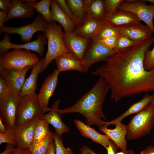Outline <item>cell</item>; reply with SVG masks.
<instances>
[{
  "instance_id": "cell-1",
  "label": "cell",
  "mask_w": 154,
  "mask_h": 154,
  "mask_svg": "<svg viewBox=\"0 0 154 154\" xmlns=\"http://www.w3.org/2000/svg\"><path fill=\"white\" fill-rule=\"evenodd\" d=\"M154 42L152 38L115 54L92 72L103 78L111 91L110 99L115 102L123 98L154 91V68H144L146 51Z\"/></svg>"
},
{
  "instance_id": "cell-2",
  "label": "cell",
  "mask_w": 154,
  "mask_h": 154,
  "mask_svg": "<svg viewBox=\"0 0 154 154\" xmlns=\"http://www.w3.org/2000/svg\"><path fill=\"white\" fill-rule=\"evenodd\" d=\"M110 90L107 82L100 77L93 87L76 104L65 109L59 110V111L62 114L79 113L84 116L87 125L90 126L95 125L100 128L104 125V121L103 119L107 120L102 108Z\"/></svg>"
},
{
  "instance_id": "cell-3",
  "label": "cell",
  "mask_w": 154,
  "mask_h": 154,
  "mask_svg": "<svg viewBox=\"0 0 154 154\" xmlns=\"http://www.w3.org/2000/svg\"><path fill=\"white\" fill-rule=\"evenodd\" d=\"M64 32L61 26L52 21L48 23L46 31L44 34L47 40V51L40 73L42 72L54 60L70 52L64 42Z\"/></svg>"
},
{
  "instance_id": "cell-4",
  "label": "cell",
  "mask_w": 154,
  "mask_h": 154,
  "mask_svg": "<svg viewBox=\"0 0 154 154\" xmlns=\"http://www.w3.org/2000/svg\"><path fill=\"white\" fill-rule=\"evenodd\" d=\"M126 138L135 140L149 133L154 126V104L137 113L126 125Z\"/></svg>"
},
{
  "instance_id": "cell-5",
  "label": "cell",
  "mask_w": 154,
  "mask_h": 154,
  "mask_svg": "<svg viewBox=\"0 0 154 154\" xmlns=\"http://www.w3.org/2000/svg\"><path fill=\"white\" fill-rule=\"evenodd\" d=\"M43 114L36 92L21 97L17 109L15 127L26 124L35 119H41Z\"/></svg>"
},
{
  "instance_id": "cell-6",
  "label": "cell",
  "mask_w": 154,
  "mask_h": 154,
  "mask_svg": "<svg viewBox=\"0 0 154 154\" xmlns=\"http://www.w3.org/2000/svg\"><path fill=\"white\" fill-rule=\"evenodd\" d=\"M39 60L37 56L30 50L14 49L0 56V70L21 69L32 66Z\"/></svg>"
},
{
  "instance_id": "cell-7",
  "label": "cell",
  "mask_w": 154,
  "mask_h": 154,
  "mask_svg": "<svg viewBox=\"0 0 154 154\" xmlns=\"http://www.w3.org/2000/svg\"><path fill=\"white\" fill-rule=\"evenodd\" d=\"M145 0H124L118 9L131 12L143 21L154 33V5L146 4Z\"/></svg>"
},
{
  "instance_id": "cell-8",
  "label": "cell",
  "mask_w": 154,
  "mask_h": 154,
  "mask_svg": "<svg viewBox=\"0 0 154 154\" xmlns=\"http://www.w3.org/2000/svg\"><path fill=\"white\" fill-rule=\"evenodd\" d=\"M48 23L42 16L38 13L36 17L31 23L18 27H6L0 28L1 33L7 34H17L20 35L22 41L27 43L30 42L36 33L41 31L44 34L46 31Z\"/></svg>"
},
{
  "instance_id": "cell-9",
  "label": "cell",
  "mask_w": 154,
  "mask_h": 154,
  "mask_svg": "<svg viewBox=\"0 0 154 154\" xmlns=\"http://www.w3.org/2000/svg\"><path fill=\"white\" fill-rule=\"evenodd\" d=\"M82 60L83 73H86L94 64L105 59L116 53L114 50L106 47L96 38L92 39Z\"/></svg>"
},
{
  "instance_id": "cell-10",
  "label": "cell",
  "mask_w": 154,
  "mask_h": 154,
  "mask_svg": "<svg viewBox=\"0 0 154 154\" xmlns=\"http://www.w3.org/2000/svg\"><path fill=\"white\" fill-rule=\"evenodd\" d=\"M21 97L10 92L5 97L0 99V119L6 127L14 129L16 127V114Z\"/></svg>"
},
{
  "instance_id": "cell-11",
  "label": "cell",
  "mask_w": 154,
  "mask_h": 154,
  "mask_svg": "<svg viewBox=\"0 0 154 154\" xmlns=\"http://www.w3.org/2000/svg\"><path fill=\"white\" fill-rule=\"evenodd\" d=\"M10 40V37L6 34L0 41V56L11 49L31 50L36 52L41 56L43 54L45 45L47 42L45 35L40 33L37 35L36 40L23 44H14L11 42Z\"/></svg>"
},
{
  "instance_id": "cell-12",
  "label": "cell",
  "mask_w": 154,
  "mask_h": 154,
  "mask_svg": "<svg viewBox=\"0 0 154 154\" xmlns=\"http://www.w3.org/2000/svg\"><path fill=\"white\" fill-rule=\"evenodd\" d=\"M59 73L56 69L48 75L45 79L39 93L37 94L38 101L43 114L50 110V108L48 106L49 100L56 88Z\"/></svg>"
},
{
  "instance_id": "cell-13",
  "label": "cell",
  "mask_w": 154,
  "mask_h": 154,
  "mask_svg": "<svg viewBox=\"0 0 154 154\" xmlns=\"http://www.w3.org/2000/svg\"><path fill=\"white\" fill-rule=\"evenodd\" d=\"M32 66H29L21 69L5 68L0 70V76L5 80L10 92L19 96L25 80L26 74Z\"/></svg>"
},
{
  "instance_id": "cell-14",
  "label": "cell",
  "mask_w": 154,
  "mask_h": 154,
  "mask_svg": "<svg viewBox=\"0 0 154 154\" xmlns=\"http://www.w3.org/2000/svg\"><path fill=\"white\" fill-rule=\"evenodd\" d=\"M39 119H35L23 125L16 127L13 130L16 142V148L29 149L33 143L35 126Z\"/></svg>"
},
{
  "instance_id": "cell-15",
  "label": "cell",
  "mask_w": 154,
  "mask_h": 154,
  "mask_svg": "<svg viewBox=\"0 0 154 154\" xmlns=\"http://www.w3.org/2000/svg\"><path fill=\"white\" fill-rule=\"evenodd\" d=\"M64 32L63 39L67 48L77 58L82 60L90 39L77 35L73 32Z\"/></svg>"
},
{
  "instance_id": "cell-16",
  "label": "cell",
  "mask_w": 154,
  "mask_h": 154,
  "mask_svg": "<svg viewBox=\"0 0 154 154\" xmlns=\"http://www.w3.org/2000/svg\"><path fill=\"white\" fill-rule=\"evenodd\" d=\"M120 34L124 35L136 44L152 38L153 32L147 25L137 22L119 27Z\"/></svg>"
},
{
  "instance_id": "cell-17",
  "label": "cell",
  "mask_w": 154,
  "mask_h": 154,
  "mask_svg": "<svg viewBox=\"0 0 154 154\" xmlns=\"http://www.w3.org/2000/svg\"><path fill=\"white\" fill-rule=\"evenodd\" d=\"M60 101L58 100L54 102L48 112L44 114L41 119L44 120L48 124L51 125L55 129V133L61 137L64 133L70 132V129L62 120V114L58 109Z\"/></svg>"
},
{
  "instance_id": "cell-18",
  "label": "cell",
  "mask_w": 154,
  "mask_h": 154,
  "mask_svg": "<svg viewBox=\"0 0 154 154\" xmlns=\"http://www.w3.org/2000/svg\"><path fill=\"white\" fill-rule=\"evenodd\" d=\"M115 127L112 129L104 126L100 128V130L104 133L121 150H127V142L126 139L127 133L126 125L119 122L115 125Z\"/></svg>"
},
{
  "instance_id": "cell-19",
  "label": "cell",
  "mask_w": 154,
  "mask_h": 154,
  "mask_svg": "<svg viewBox=\"0 0 154 154\" xmlns=\"http://www.w3.org/2000/svg\"><path fill=\"white\" fill-rule=\"evenodd\" d=\"M11 5L4 23L15 18H29L34 15V9L32 5L24 2L21 0H11Z\"/></svg>"
},
{
  "instance_id": "cell-20",
  "label": "cell",
  "mask_w": 154,
  "mask_h": 154,
  "mask_svg": "<svg viewBox=\"0 0 154 154\" xmlns=\"http://www.w3.org/2000/svg\"><path fill=\"white\" fill-rule=\"evenodd\" d=\"M74 122L82 136L91 139L94 142L98 143L104 147L108 146L110 139L106 135L100 134L94 128L80 120L75 119Z\"/></svg>"
},
{
  "instance_id": "cell-21",
  "label": "cell",
  "mask_w": 154,
  "mask_h": 154,
  "mask_svg": "<svg viewBox=\"0 0 154 154\" xmlns=\"http://www.w3.org/2000/svg\"><path fill=\"white\" fill-rule=\"evenodd\" d=\"M103 22V20L87 16L83 23L73 32L78 36L92 39L96 37Z\"/></svg>"
},
{
  "instance_id": "cell-22",
  "label": "cell",
  "mask_w": 154,
  "mask_h": 154,
  "mask_svg": "<svg viewBox=\"0 0 154 154\" xmlns=\"http://www.w3.org/2000/svg\"><path fill=\"white\" fill-rule=\"evenodd\" d=\"M54 60L56 69L60 72L69 70L83 72L82 60L77 58L70 52L65 53Z\"/></svg>"
},
{
  "instance_id": "cell-23",
  "label": "cell",
  "mask_w": 154,
  "mask_h": 154,
  "mask_svg": "<svg viewBox=\"0 0 154 154\" xmlns=\"http://www.w3.org/2000/svg\"><path fill=\"white\" fill-rule=\"evenodd\" d=\"M152 98V95H150L148 93H145L141 100L132 105L126 111L118 117L109 121H104V126L107 127L110 125H115L117 122H121L126 117L138 113L151 104Z\"/></svg>"
},
{
  "instance_id": "cell-24",
  "label": "cell",
  "mask_w": 154,
  "mask_h": 154,
  "mask_svg": "<svg viewBox=\"0 0 154 154\" xmlns=\"http://www.w3.org/2000/svg\"><path fill=\"white\" fill-rule=\"evenodd\" d=\"M103 21L119 27L135 23L140 22L141 20L131 12L118 9L110 16L105 17Z\"/></svg>"
},
{
  "instance_id": "cell-25",
  "label": "cell",
  "mask_w": 154,
  "mask_h": 154,
  "mask_svg": "<svg viewBox=\"0 0 154 154\" xmlns=\"http://www.w3.org/2000/svg\"><path fill=\"white\" fill-rule=\"evenodd\" d=\"M44 61V57L33 65L31 73L25 81L19 94L20 97L35 92L38 75L40 73Z\"/></svg>"
},
{
  "instance_id": "cell-26",
  "label": "cell",
  "mask_w": 154,
  "mask_h": 154,
  "mask_svg": "<svg viewBox=\"0 0 154 154\" xmlns=\"http://www.w3.org/2000/svg\"><path fill=\"white\" fill-rule=\"evenodd\" d=\"M50 7L52 21L58 23L63 27L64 31L73 32L76 26L56 0H51Z\"/></svg>"
},
{
  "instance_id": "cell-27",
  "label": "cell",
  "mask_w": 154,
  "mask_h": 154,
  "mask_svg": "<svg viewBox=\"0 0 154 154\" xmlns=\"http://www.w3.org/2000/svg\"><path fill=\"white\" fill-rule=\"evenodd\" d=\"M92 0H66L74 14L82 22L86 18L88 7Z\"/></svg>"
},
{
  "instance_id": "cell-28",
  "label": "cell",
  "mask_w": 154,
  "mask_h": 154,
  "mask_svg": "<svg viewBox=\"0 0 154 154\" xmlns=\"http://www.w3.org/2000/svg\"><path fill=\"white\" fill-rule=\"evenodd\" d=\"M87 16L103 20L106 17L104 0H92L88 8Z\"/></svg>"
},
{
  "instance_id": "cell-29",
  "label": "cell",
  "mask_w": 154,
  "mask_h": 154,
  "mask_svg": "<svg viewBox=\"0 0 154 154\" xmlns=\"http://www.w3.org/2000/svg\"><path fill=\"white\" fill-rule=\"evenodd\" d=\"M48 124L44 119H39L35 127L33 143L39 142L45 138L51 132Z\"/></svg>"
},
{
  "instance_id": "cell-30",
  "label": "cell",
  "mask_w": 154,
  "mask_h": 154,
  "mask_svg": "<svg viewBox=\"0 0 154 154\" xmlns=\"http://www.w3.org/2000/svg\"><path fill=\"white\" fill-rule=\"evenodd\" d=\"M54 141V133L51 132L41 141L33 143L29 150L32 154H45L51 143Z\"/></svg>"
},
{
  "instance_id": "cell-31",
  "label": "cell",
  "mask_w": 154,
  "mask_h": 154,
  "mask_svg": "<svg viewBox=\"0 0 154 154\" xmlns=\"http://www.w3.org/2000/svg\"><path fill=\"white\" fill-rule=\"evenodd\" d=\"M51 1V0H42L32 4L34 10L41 15L48 23L53 21L50 9Z\"/></svg>"
},
{
  "instance_id": "cell-32",
  "label": "cell",
  "mask_w": 154,
  "mask_h": 154,
  "mask_svg": "<svg viewBox=\"0 0 154 154\" xmlns=\"http://www.w3.org/2000/svg\"><path fill=\"white\" fill-rule=\"evenodd\" d=\"M119 34V27L103 21V22L95 38L100 40L112 36L117 35Z\"/></svg>"
},
{
  "instance_id": "cell-33",
  "label": "cell",
  "mask_w": 154,
  "mask_h": 154,
  "mask_svg": "<svg viewBox=\"0 0 154 154\" xmlns=\"http://www.w3.org/2000/svg\"><path fill=\"white\" fill-rule=\"evenodd\" d=\"M136 44L126 36L119 34L117 37L116 46L114 49L116 53L120 52L135 45Z\"/></svg>"
},
{
  "instance_id": "cell-34",
  "label": "cell",
  "mask_w": 154,
  "mask_h": 154,
  "mask_svg": "<svg viewBox=\"0 0 154 154\" xmlns=\"http://www.w3.org/2000/svg\"><path fill=\"white\" fill-rule=\"evenodd\" d=\"M56 1L76 26L78 27L82 24V21L74 14L67 4L65 0H56Z\"/></svg>"
},
{
  "instance_id": "cell-35",
  "label": "cell",
  "mask_w": 154,
  "mask_h": 154,
  "mask_svg": "<svg viewBox=\"0 0 154 154\" xmlns=\"http://www.w3.org/2000/svg\"><path fill=\"white\" fill-rule=\"evenodd\" d=\"M123 0H105L106 17H109L118 9L120 4Z\"/></svg>"
},
{
  "instance_id": "cell-36",
  "label": "cell",
  "mask_w": 154,
  "mask_h": 154,
  "mask_svg": "<svg viewBox=\"0 0 154 154\" xmlns=\"http://www.w3.org/2000/svg\"><path fill=\"white\" fill-rule=\"evenodd\" d=\"M54 141L56 146V154H74L71 148L64 146L61 137L55 132L54 133Z\"/></svg>"
},
{
  "instance_id": "cell-37",
  "label": "cell",
  "mask_w": 154,
  "mask_h": 154,
  "mask_svg": "<svg viewBox=\"0 0 154 154\" xmlns=\"http://www.w3.org/2000/svg\"><path fill=\"white\" fill-rule=\"evenodd\" d=\"M6 128V131L3 133H0V144L4 143L13 144L16 146L13 129Z\"/></svg>"
},
{
  "instance_id": "cell-38",
  "label": "cell",
  "mask_w": 154,
  "mask_h": 154,
  "mask_svg": "<svg viewBox=\"0 0 154 154\" xmlns=\"http://www.w3.org/2000/svg\"><path fill=\"white\" fill-rule=\"evenodd\" d=\"M145 69L150 71L154 68V45L152 50L148 49L146 52L143 61Z\"/></svg>"
},
{
  "instance_id": "cell-39",
  "label": "cell",
  "mask_w": 154,
  "mask_h": 154,
  "mask_svg": "<svg viewBox=\"0 0 154 154\" xmlns=\"http://www.w3.org/2000/svg\"><path fill=\"white\" fill-rule=\"evenodd\" d=\"M118 35L111 36L101 39H97L106 47L114 50L116 46Z\"/></svg>"
},
{
  "instance_id": "cell-40",
  "label": "cell",
  "mask_w": 154,
  "mask_h": 154,
  "mask_svg": "<svg viewBox=\"0 0 154 154\" xmlns=\"http://www.w3.org/2000/svg\"><path fill=\"white\" fill-rule=\"evenodd\" d=\"M10 93L7 83L2 77L0 76V99L5 97Z\"/></svg>"
},
{
  "instance_id": "cell-41",
  "label": "cell",
  "mask_w": 154,
  "mask_h": 154,
  "mask_svg": "<svg viewBox=\"0 0 154 154\" xmlns=\"http://www.w3.org/2000/svg\"><path fill=\"white\" fill-rule=\"evenodd\" d=\"M11 5V1L9 0H0V9L1 11L8 13Z\"/></svg>"
},
{
  "instance_id": "cell-42",
  "label": "cell",
  "mask_w": 154,
  "mask_h": 154,
  "mask_svg": "<svg viewBox=\"0 0 154 154\" xmlns=\"http://www.w3.org/2000/svg\"><path fill=\"white\" fill-rule=\"evenodd\" d=\"M107 150L108 154H116L119 149L115 144L110 139L109 145L105 147Z\"/></svg>"
},
{
  "instance_id": "cell-43",
  "label": "cell",
  "mask_w": 154,
  "mask_h": 154,
  "mask_svg": "<svg viewBox=\"0 0 154 154\" xmlns=\"http://www.w3.org/2000/svg\"><path fill=\"white\" fill-rule=\"evenodd\" d=\"M80 153L77 154H96L88 146L83 145L79 149Z\"/></svg>"
},
{
  "instance_id": "cell-44",
  "label": "cell",
  "mask_w": 154,
  "mask_h": 154,
  "mask_svg": "<svg viewBox=\"0 0 154 154\" xmlns=\"http://www.w3.org/2000/svg\"><path fill=\"white\" fill-rule=\"evenodd\" d=\"M14 145L10 144H7L5 147V150L0 154H10L14 151L15 148Z\"/></svg>"
},
{
  "instance_id": "cell-45",
  "label": "cell",
  "mask_w": 154,
  "mask_h": 154,
  "mask_svg": "<svg viewBox=\"0 0 154 154\" xmlns=\"http://www.w3.org/2000/svg\"><path fill=\"white\" fill-rule=\"evenodd\" d=\"M10 154H32L29 149H24L15 148L14 151Z\"/></svg>"
},
{
  "instance_id": "cell-46",
  "label": "cell",
  "mask_w": 154,
  "mask_h": 154,
  "mask_svg": "<svg viewBox=\"0 0 154 154\" xmlns=\"http://www.w3.org/2000/svg\"><path fill=\"white\" fill-rule=\"evenodd\" d=\"M45 154H56V146L54 141L50 145Z\"/></svg>"
},
{
  "instance_id": "cell-47",
  "label": "cell",
  "mask_w": 154,
  "mask_h": 154,
  "mask_svg": "<svg viewBox=\"0 0 154 154\" xmlns=\"http://www.w3.org/2000/svg\"><path fill=\"white\" fill-rule=\"evenodd\" d=\"M139 154H154V146H149L142 151Z\"/></svg>"
},
{
  "instance_id": "cell-48",
  "label": "cell",
  "mask_w": 154,
  "mask_h": 154,
  "mask_svg": "<svg viewBox=\"0 0 154 154\" xmlns=\"http://www.w3.org/2000/svg\"><path fill=\"white\" fill-rule=\"evenodd\" d=\"M7 12L2 11H0V27L3 26L5 20L8 14Z\"/></svg>"
},
{
  "instance_id": "cell-49",
  "label": "cell",
  "mask_w": 154,
  "mask_h": 154,
  "mask_svg": "<svg viewBox=\"0 0 154 154\" xmlns=\"http://www.w3.org/2000/svg\"><path fill=\"white\" fill-rule=\"evenodd\" d=\"M116 154H135V152L132 149L127 150L125 151L121 150L120 151L118 152Z\"/></svg>"
},
{
  "instance_id": "cell-50",
  "label": "cell",
  "mask_w": 154,
  "mask_h": 154,
  "mask_svg": "<svg viewBox=\"0 0 154 154\" xmlns=\"http://www.w3.org/2000/svg\"><path fill=\"white\" fill-rule=\"evenodd\" d=\"M6 131V126L0 119V133H3Z\"/></svg>"
},
{
  "instance_id": "cell-51",
  "label": "cell",
  "mask_w": 154,
  "mask_h": 154,
  "mask_svg": "<svg viewBox=\"0 0 154 154\" xmlns=\"http://www.w3.org/2000/svg\"><path fill=\"white\" fill-rule=\"evenodd\" d=\"M153 94L152 95L153 96L151 104H154V91L153 92Z\"/></svg>"
},
{
  "instance_id": "cell-52",
  "label": "cell",
  "mask_w": 154,
  "mask_h": 154,
  "mask_svg": "<svg viewBox=\"0 0 154 154\" xmlns=\"http://www.w3.org/2000/svg\"><path fill=\"white\" fill-rule=\"evenodd\" d=\"M146 1H148L150 2V3H152V4L154 5V0H145Z\"/></svg>"
}]
</instances>
